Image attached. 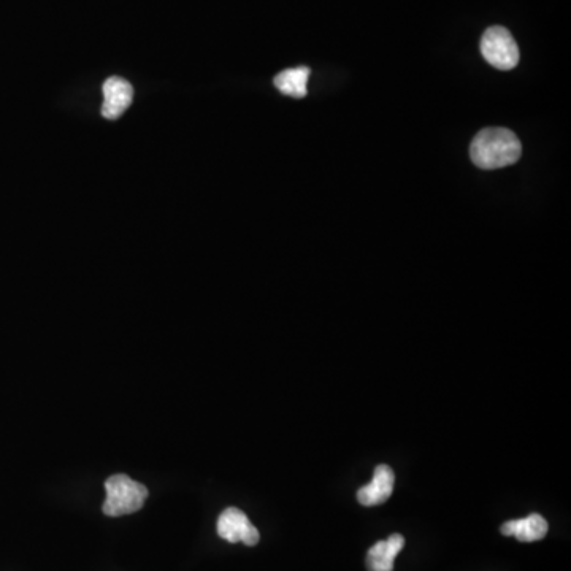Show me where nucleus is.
I'll use <instances>...</instances> for the list:
<instances>
[{"instance_id":"f257e3e1","label":"nucleus","mask_w":571,"mask_h":571,"mask_svg":"<svg viewBox=\"0 0 571 571\" xmlns=\"http://www.w3.org/2000/svg\"><path fill=\"white\" fill-rule=\"evenodd\" d=\"M522 145L519 138L505 127H489L473 138L470 158L484 170L502 169L518 162Z\"/></svg>"},{"instance_id":"f03ea898","label":"nucleus","mask_w":571,"mask_h":571,"mask_svg":"<svg viewBox=\"0 0 571 571\" xmlns=\"http://www.w3.org/2000/svg\"><path fill=\"white\" fill-rule=\"evenodd\" d=\"M105 500L102 510L110 518H119L126 514L137 513L142 510L148 499V487L132 480L127 475H113L105 481Z\"/></svg>"},{"instance_id":"7ed1b4c3","label":"nucleus","mask_w":571,"mask_h":571,"mask_svg":"<svg viewBox=\"0 0 571 571\" xmlns=\"http://www.w3.org/2000/svg\"><path fill=\"white\" fill-rule=\"evenodd\" d=\"M481 54L492 67L511 70L518 66L519 48L513 35L502 26L489 27L481 39Z\"/></svg>"},{"instance_id":"20e7f679","label":"nucleus","mask_w":571,"mask_h":571,"mask_svg":"<svg viewBox=\"0 0 571 571\" xmlns=\"http://www.w3.org/2000/svg\"><path fill=\"white\" fill-rule=\"evenodd\" d=\"M218 535L229 543H245L246 546H256L261 540L259 530L238 508H227L221 513L218 519Z\"/></svg>"},{"instance_id":"39448f33","label":"nucleus","mask_w":571,"mask_h":571,"mask_svg":"<svg viewBox=\"0 0 571 571\" xmlns=\"http://www.w3.org/2000/svg\"><path fill=\"white\" fill-rule=\"evenodd\" d=\"M102 92H104L102 116L107 119L121 118L127 108L131 107L134 99V88L131 83L119 77L108 78L102 86Z\"/></svg>"},{"instance_id":"423d86ee","label":"nucleus","mask_w":571,"mask_h":571,"mask_svg":"<svg viewBox=\"0 0 571 571\" xmlns=\"http://www.w3.org/2000/svg\"><path fill=\"white\" fill-rule=\"evenodd\" d=\"M395 475L388 465H378L372 483L357 491V500L364 506H376L388 502L394 491Z\"/></svg>"},{"instance_id":"0eeeda50","label":"nucleus","mask_w":571,"mask_h":571,"mask_svg":"<svg viewBox=\"0 0 571 571\" xmlns=\"http://www.w3.org/2000/svg\"><path fill=\"white\" fill-rule=\"evenodd\" d=\"M405 546V538L399 533L388 540L378 541L367 554L368 571H394L395 557Z\"/></svg>"},{"instance_id":"6e6552de","label":"nucleus","mask_w":571,"mask_h":571,"mask_svg":"<svg viewBox=\"0 0 571 571\" xmlns=\"http://www.w3.org/2000/svg\"><path fill=\"white\" fill-rule=\"evenodd\" d=\"M548 522L540 514L533 513L527 518L518 519V521H508L500 527V532L505 537H516L524 543H532V541L543 540L548 533Z\"/></svg>"},{"instance_id":"1a4fd4ad","label":"nucleus","mask_w":571,"mask_h":571,"mask_svg":"<svg viewBox=\"0 0 571 571\" xmlns=\"http://www.w3.org/2000/svg\"><path fill=\"white\" fill-rule=\"evenodd\" d=\"M310 67H296V69L283 70L275 77V86L284 96L303 99L308 94V78Z\"/></svg>"}]
</instances>
